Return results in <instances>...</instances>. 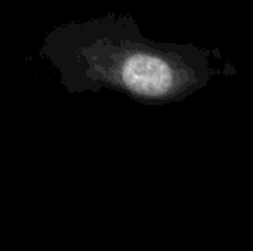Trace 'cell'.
Here are the masks:
<instances>
[{"instance_id":"6da1fadb","label":"cell","mask_w":253,"mask_h":251,"mask_svg":"<svg viewBox=\"0 0 253 251\" xmlns=\"http://www.w3.org/2000/svg\"><path fill=\"white\" fill-rule=\"evenodd\" d=\"M38 54L67 93L110 90L143 105L177 104L238 72L219 48L152 40L117 12L52 28Z\"/></svg>"}]
</instances>
